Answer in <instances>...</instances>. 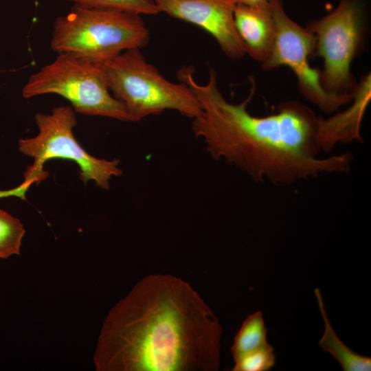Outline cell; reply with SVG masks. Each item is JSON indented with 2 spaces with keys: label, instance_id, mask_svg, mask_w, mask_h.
Masks as SVG:
<instances>
[{
  "label": "cell",
  "instance_id": "obj_7",
  "mask_svg": "<svg viewBox=\"0 0 371 371\" xmlns=\"http://www.w3.org/2000/svg\"><path fill=\"white\" fill-rule=\"evenodd\" d=\"M365 19L363 0H339L333 11L306 26L315 36L314 56L324 60L321 83L329 93H351L357 86L350 65L363 42Z\"/></svg>",
  "mask_w": 371,
  "mask_h": 371
},
{
  "label": "cell",
  "instance_id": "obj_6",
  "mask_svg": "<svg viewBox=\"0 0 371 371\" xmlns=\"http://www.w3.org/2000/svg\"><path fill=\"white\" fill-rule=\"evenodd\" d=\"M49 93L67 100L75 112L129 121L125 106L110 93L103 64L76 54L59 53L32 74L22 89L25 98Z\"/></svg>",
  "mask_w": 371,
  "mask_h": 371
},
{
  "label": "cell",
  "instance_id": "obj_10",
  "mask_svg": "<svg viewBox=\"0 0 371 371\" xmlns=\"http://www.w3.org/2000/svg\"><path fill=\"white\" fill-rule=\"evenodd\" d=\"M370 99L371 75L369 73L357 82L349 107L327 119L319 117L316 139L320 150L328 152L339 143L362 142L360 128Z\"/></svg>",
  "mask_w": 371,
  "mask_h": 371
},
{
  "label": "cell",
  "instance_id": "obj_11",
  "mask_svg": "<svg viewBox=\"0 0 371 371\" xmlns=\"http://www.w3.org/2000/svg\"><path fill=\"white\" fill-rule=\"evenodd\" d=\"M234 19L245 54L261 63L266 61L272 53L276 36L269 0L257 6L235 5Z\"/></svg>",
  "mask_w": 371,
  "mask_h": 371
},
{
  "label": "cell",
  "instance_id": "obj_12",
  "mask_svg": "<svg viewBox=\"0 0 371 371\" xmlns=\"http://www.w3.org/2000/svg\"><path fill=\"white\" fill-rule=\"evenodd\" d=\"M315 294L324 322V331L319 346L330 354L344 371L371 370V358L355 352L338 337L327 316L319 289H315Z\"/></svg>",
  "mask_w": 371,
  "mask_h": 371
},
{
  "label": "cell",
  "instance_id": "obj_1",
  "mask_svg": "<svg viewBox=\"0 0 371 371\" xmlns=\"http://www.w3.org/2000/svg\"><path fill=\"white\" fill-rule=\"evenodd\" d=\"M222 326L199 293L171 274L139 280L104 318L97 371H217Z\"/></svg>",
  "mask_w": 371,
  "mask_h": 371
},
{
  "label": "cell",
  "instance_id": "obj_16",
  "mask_svg": "<svg viewBox=\"0 0 371 371\" xmlns=\"http://www.w3.org/2000/svg\"><path fill=\"white\" fill-rule=\"evenodd\" d=\"M232 371H267L276 363L274 349L270 344L236 359Z\"/></svg>",
  "mask_w": 371,
  "mask_h": 371
},
{
  "label": "cell",
  "instance_id": "obj_8",
  "mask_svg": "<svg viewBox=\"0 0 371 371\" xmlns=\"http://www.w3.org/2000/svg\"><path fill=\"white\" fill-rule=\"evenodd\" d=\"M269 2L275 19L276 36L271 56L262 63V69L271 70L280 66L291 68L297 77L301 94L327 113L351 102L352 93L334 94L326 91L321 83V70L310 65V58L315 50L313 34L286 14L282 0Z\"/></svg>",
  "mask_w": 371,
  "mask_h": 371
},
{
  "label": "cell",
  "instance_id": "obj_4",
  "mask_svg": "<svg viewBox=\"0 0 371 371\" xmlns=\"http://www.w3.org/2000/svg\"><path fill=\"white\" fill-rule=\"evenodd\" d=\"M148 30L139 14L74 5L54 21L51 49L104 64L121 52L145 47Z\"/></svg>",
  "mask_w": 371,
  "mask_h": 371
},
{
  "label": "cell",
  "instance_id": "obj_15",
  "mask_svg": "<svg viewBox=\"0 0 371 371\" xmlns=\"http://www.w3.org/2000/svg\"><path fill=\"white\" fill-rule=\"evenodd\" d=\"M91 8L116 10L137 14L160 13L153 0H66Z\"/></svg>",
  "mask_w": 371,
  "mask_h": 371
},
{
  "label": "cell",
  "instance_id": "obj_3",
  "mask_svg": "<svg viewBox=\"0 0 371 371\" xmlns=\"http://www.w3.org/2000/svg\"><path fill=\"white\" fill-rule=\"evenodd\" d=\"M35 122L38 133L30 138L19 140V150L33 159L24 172V180L17 187L8 190L10 196L25 199L27 189L34 183L39 184L48 177L44 170L46 161L54 159L74 161L79 168V179L85 184L93 181L102 189L109 190L110 180L119 177L122 170L120 160H107L93 157L76 140L73 128L77 124L76 112L71 106L55 107L48 114L37 113Z\"/></svg>",
  "mask_w": 371,
  "mask_h": 371
},
{
  "label": "cell",
  "instance_id": "obj_5",
  "mask_svg": "<svg viewBox=\"0 0 371 371\" xmlns=\"http://www.w3.org/2000/svg\"><path fill=\"white\" fill-rule=\"evenodd\" d=\"M103 67L109 89L125 106L129 121L168 109L192 119L201 114V105L190 87L165 78L139 48L121 52Z\"/></svg>",
  "mask_w": 371,
  "mask_h": 371
},
{
  "label": "cell",
  "instance_id": "obj_17",
  "mask_svg": "<svg viewBox=\"0 0 371 371\" xmlns=\"http://www.w3.org/2000/svg\"><path fill=\"white\" fill-rule=\"evenodd\" d=\"M232 2L236 4H243L250 6H257L267 3L269 0H232Z\"/></svg>",
  "mask_w": 371,
  "mask_h": 371
},
{
  "label": "cell",
  "instance_id": "obj_9",
  "mask_svg": "<svg viewBox=\"0 0 371 371\" xmlns=\"http://www.w3.org/2000/svg\"><path fill=\"white\" fill-rule=\"evenodd\" d=\"M159 12L191 23L209 32L229 58H241L245 51L234 19L232 0H153Z\"/></svg>",
  "mask_w": 371,
  "mask_h": 371
},
{
  "label": "cell",
  "instance_id": "obj_13",
  "mask_svg": "<svg viewBox=\"0 0 371 371\" xmlns=\"http://www.w3.org/2000/svg\"><path fill=\"white\" fill-rule=\"evenodd\" d=\"M267 329L261 311L248 315L236 333L230 349L234 360L269 345L267 339Z\"/></svg>",
  "mask_w": 371,
  "mask_h": 371
},
{
  "label": "cell",
  "instance_id": "obj_14",
  "mask_svg": "<svg viewBox=\"0 0 371 371\" xmlns=\"http://www.w3.org/2000/svg\"><path fill=\"white\" fill-rule=\"evenodd\" d=\"M25 234L21 221L0 208V258L19 255Z\"/></svg>",
  "mask_w": 371,
  "mask_h": 371
},
{
  "label": "cell",
  "instance_id": "obj_2",
  "mask_svg": "<svg viewBox=\"0 0 371 371\" xmlns=\"http://www.w3.org/2000/svg\"><path fill=\"white\" fill-rule=\"evenodd\" d=\"M193 74V67H183L177 77L201 105V114L193 119L192 128L196 137H203L213 159H224L254 180L281 185L350 170V153L317 157L319 117L308 106L297 101L284 102L276 113L256 117L247 110L256 91L253 76L248 96L235 104L218 89L214 70L210 69L204 85L195 81Z\"/></svg>",
  "mask_w": 371,
  "mask_h": 371
}]
</instances>
